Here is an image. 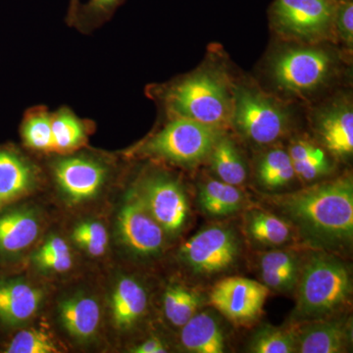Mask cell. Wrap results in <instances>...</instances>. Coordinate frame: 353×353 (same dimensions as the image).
<instances>
[{"mask_svg":"<svg viewBox=\"0 0 353 353\" xmlns=\"http://www.w3.org/2000/svg\"><path fill=\"white\" fill-rule=\"evenodd\" d=\"M334 25L341 39L352 46L353 41V2L352 0H340L336 2L334 12Z\"/></svg>","mask_w":353,"mask_h":353,"instance_id":"cell-35","label":"cell"},{"mask_svg":"<svg viewBox=\"0 0 353 353\" xmlns=\"http://www.w3.org/2000/svg\"><path fill=\"white\" fill-rule=\"evenodd\" d=\"M336 6L334 0H275L271 18L279 31L314 39L331 30Z\"/></svg>","mask_w":353,"mask_h":353,"instance_id":"cell-10","label":"cell"},{"mask_svg":"<svg viewBox=\"0 0 353 353\" xmlns=\"http://www.w3.org/2000/svg\"><path fill=\"white\" fill-rule=\"evenodd\" d=\"M197 201L202 212L215 218L234 214L246 201L239 187L212 179L199 185Z\"/></svg>","mask_w":353,"mask_h":353,"instance_id":"cell-23","label":"cell"},{"mask_svg":"<svg viewBox=\"0 0 353 353\" xmlns=\"http://www.w3.org/2000/svg\"><path fill=\"white\" fill-rule=\"evenodd\" d=\"M234 99V125L246 139L257 145H269L285 134L288 116L275 103L243 88L236 90Z\"/></svg>","mask_w":353,"mask_h":353,"instance_id":"cell-9","label":"cell"},{"mask_svg":"<svg viewBox=\"0 0 353 353\" xmlns=\"http://www.w3.org/2000/svg\"><path fill=\"white\" fill-rule=\"evenodd\" d=\"M250 348L255 353L297 352V331L294 328L264 327L253 336Z\"/></svg>","mask_w":353,"mask_h":353,"instance_id":"cell-32","label":"cell"},{"mask_svg":"<svg viewBox=\"0 0 353 353\" xmlns=\"http://www.w3.org/2000/svg\"><path fill=\"white\" fill-rule=\"evenodd\" d=\"M148 296L145 285L137 279L124 276L114 285L110 299L114 328L130 331L139 324L148 311Z\"/></svg>","mask_w":353,"mask_h":353,"instance_id":"cell-17","label":"cell"},{"mask_svg":"<svg viewBox=\"0 0 353 353\" xmlns=\"http://www.w3.org/2000/svg\"><path fill=\"white\" fill-rule=\"evenodd\" d=\"M236 232L226 226L204 228L181 246L179 259L194 273L214 275L231 268L240 255Z\"/></svg>","mask_w":353,"mask_h":353,"instance_id":"cell-8","label":"cell"},{"mask_svg":"<svg viewBox=\"0 0 353 353\" xmlns=\"http://www.w3.org/2000/svg\"><path fill=\"white\" fill-rule=\"evenodd\" d=\"M54 155L51 175L60 196L70 205H80L97 199L112 178L114 165L99 153L81 152Z\"/></svg>","mask_w":353,"mask_h":353,"instance_id":"cell-5","label":"cell"},{"mask_svg":"<svg viewBox=\"0 0 353 353\" xmlns=\"http://www.w3.org/2000/svg\"><path fill=\"white\" fill-rule=\"evenodd\" d=\"M220 136L218 128L187 118L172 117L161 130L128 153L192 166L210 154Z\"/></svg>","mask_w":353,"mask_h":353,"instance_id":"cell-3","label":"cell"},{"mask_svg":"<svg viewBox=\"0 0 353 353\" xmlns=\"http://www.w3.org/2000/svg\"><path fill=\"white\" fill-rule=\"evenodd\" d=\"M57 312L62 328L74 340L88 341L99 333L101 308L94 296L77 292L65 297L58 304Z\"/></svg>","mask_w":353,"mask_h":353,"instance_id":"cell-15","label":"cell"},{"mask_svg":"<svg viewBox=\"0 0 353 353\" xmlns=\"http://www.w3.org/2000/svg\"><path fill=\"white\" fill-rule=\"evenodd\" d=\"M181 343L194 353H223L226 350L225 334L210 312H196L183 325Z\"/></svg>","mask_w":353,"mask_h":353,"instance_id":"cell-21","label":"cell"},{"mask_svg":"<svg viewBox=\"0 0 353 353\" xmlns=\"http://www.w3.org/2000/svg\"><path fill=\"white\" fill-rule=\"evenodd\" d=\"M59 347L52 336L41 329L21 330L6 348L7 353H57Z\"/></svg>","mask_w":353,"mask_h":353,"instance_id":"cell-34","label":"cell"},{"mask_svg":"<svg viewBox=\"0 0 353 353\" xmlns=\"http://www.w3.org/2000/svg\"><path fill=\"white\" fill-rule=\"evenodd\" d=\"M350 327L341 320H313L297 331V352H343L350 343Z\"/></svg>","mask_w":353,"mask_h":353,"instance_id":"cell-19","label":"cell"},{"mask_svg":"<svg viewBox=\"0 0 353 353\" xmlns=\"http://www.w3.org/2000/svg\"><path fill=\"white\" fill-rule=\"evenodd\" d=\"M94 129L92 121L79 117L68 106H61L53 111L51 114L53 154H69L83 150Z\"/></svg>","mask_w":353,"mask_h":353,"instance_id":"cell-20","label":"cell"},{"mask_svg":"<svg viewBox=\"0 0 353 353\" xmlns=\"http://www.w3.org/2000/svg\"><path fill=\"white\" fill-rule=\"evenodd\" d=\"M80 4V0H70L68 12H67L66 19H65L66 20L67 25H71L74 16H75L77 9H78Z\"/></svg>","mask_w":353,"mask_h":353,"instance_id":"cell-37","label":"cell"},{"mask_svg":"<svg viewBox=\"0 0 353 353\" xmlns=\"http://www.w3.org/2000/svg\"><path fill=\"white\" fill-rule=\"evenodd\" d=\"M245 232L250 240L265 246L287 245L294 239V227L289 221L260 209L245 213Z\"/></svg>","mask_w":353,"mask_h":353,"instance_id":"cell-24","label":"cell"},{"mask_svg":"<svg viewBox=\"0 0 353 353\" xmlns=\"http://www.w3.org/2000/svg\"><path fill=\"white\" fill-rule=\"evenodd\" d=\"M209 157L212 170L219 180L236 187L245 183L248 178L245 160L232 139L221 134Z\"/></svg>","mask_w":353,"mask_h":353,"instance_id":"cell-27","label":"cell"},{"mask_svg":"<svg viewBox=\"0 0 353 353\" xmlns=\"http://www.w3.org/2000/svg\"><path fill=\"white\" fill-rule=\"evenodd\" d=\"M37 268L50 274H63L71 270L74 256L67 241L59 236H50L32 255Z\"/></svg>","mask_w":353,"mask_h":353,"instance_id":"cell-30","label":"cell"},{"mask_svg":"<svg viewBox=\"0 0 353 353\" xmlns=\"http://www.w3.org/2000/svg\"><path fill=\"white\" fill-rule=\"evenodd\" d=\"M116 234L120 245L139 259L160 256L166 245L164 230L150 214L134 187L128 190L118 212Z\"/></svg>","mask_w":353,"mask_h":353,"instance_id":"cell-7","label":"cell"},{"mask_svg":"<svg viewBox=\"0 0 353 353\" xmlns=\"http://www.w3.org/2000/svg\"><path fill=\"white\" fill-rule=\"evenodd\" d=\"M72 240L92 257H101L108 250V229L99 221L88 220L74 228Z\"/></svg>","mask_w":353,"mask_h":353,"instance_id":"cell-33","label":"cell"},{"mask_svg":"<svg viewBox=\"0 0 353 353\" xmlns=\"http://www.w3.org/2000/svg\"><path fill=\"white\" fill-rule=\"evenodd\" d=\"M130 352L134 353H164L168 352V350L160 339L152 336L141 343V345L132 347Z\"/></svg>","mask_w":353,"mask_h":353,"instance_id":"cell-36","label":"cell"},{"mask_svg":"<svg viewBox=\"0 0 353 353\" xmlns=\"http://www.w3.org/2000/svg\"><path fill=\"white\" fill-rule=\"evenodd\" d=\"M288 152L296 176L303 182H313L328 175L332 170L331 161L326 153L310 141L304 139L292 141Z\"/></svg>","mask_w":353,"mask_h":353,"instance_id":"cell-26","label":"cell"},{"mask_svg":"<svg viewBox=\"0 0 353 353\" xmlns=\"http://www.w3.org/2000/svg\"><path fill=\"white\" fill-rule=\"evenodd\" d=\"M134 188L167 238L182 233L190 217L189 199L182 183L166 172L154 171L145 174Z\"/></svg>","mask_w":353,"mask_h":353,"instance_id":"cell-6","label":"cell"},{"mask_svg":"<svg viewBox=\"0 0 353 353\" xmlns=\"http://www.w3.org/2000/svg\"><path fill=\"white\" fill-rule=\"evenodd\" d=\"M41 218L32 208H20L0 215V254L15 256L26 252L41 233Z\"/></svg>","mask_w":353,"mask_h":353,"instance_id":"cell-16","label":"cell"},{"mask_svg":"<svg viewBox=\"0 0 353 353\" xmlns=\"http://www.w3.org/2000/svg\"><path fill=\"white\" fill-rule=\"evenodd\" d=\"M294 321H313L333 314L352 294L350 271L340 259L326 253L311 254L301 265L296 285Z\"/></svg>","mask_w":353,"mask_h":353,"instance_id":"cell-2","label":"cell"},{"mask_svg":"<svg viewBox=\"0 0 353 353\" xmlns=\"http://www.w3.org/2000/svg\"><path fill=\"white\" fill-rule=\"evenodd\" d=\"M309 245L339 250L353 238V183L350 176L271 199Z\"/></svg>","mask_w":353,"mask_h":353,"instance_id":"cell-1","label":"cell"},{"mask_svg":"<svg viewBox=\"0 0 353 353\" xmlns=\"http://www.w3.org/2000/svg\"><path fill=\"white\" fill-rule=\"evenodd\" d=\"M331 64V57L324 50L296 48L285 51L274 60L272 75L285 90L309 92L324 82Z\"/></svg>","mask_w":353,"mask_h":353,"instance_id":"cell-11","label":"cell"},{"mask_svg":"<svg viewBox=\"0 0 353 353\" xmlns=\"http://www.w3.org/2000/svg\"><path fill=\"white\" fill-rule=\"evenodd\" d=\"M301 265L299 254L292 250H271L260 257V275L269 290L290 292L299 282Z\"/></svg>","mask_w":353,"mask_h":353,"instance_id":"cell-22","label":"cell"},{"mask_svg":"<svg viewBox=\"0 0 353 353\" xmlns=\"http://www.w3.org/2000/svg\"><path fill=\"white\" fill-rule=\"evenodd\" d=\"M160 97L171 117H182L218 128L229 119L226 88L209 74H197L166 85Z\"/></svg>","mask_w":353,"mask_h":353,"instance_id":"cell-4","label":"cell"},{"mask_svg":"<svg viewBox=\"0 0 353 353\" xmlns=\"http://www.w3.org/2000/svg\"><path fill=\"white\" fill-rule=\"evenodd\" d=\"M43 290L21 279L0 278V323L18 327L29 322L43 304Z\"/></svg>","mask_w":353,"mask_h":353,"instance_id":"cell-14","label":"cell"},{"mask_svg":"<svg viewBox=\"0 0 353 353\" xmlns=\"http://www.w3.org/2000/svg\"><path fill=\"white\" fill-rule=\"evenodd\" d=\"M268 296V288L261 283L243 277H230L213 287L209 301L230 321L248 324L261 314Z\"/></svg>","mask_w":353,"mask_h":353,"instance_id":"cell-12","label":"cell"},{"mask_svg":"<svg viewBox=\"0 0 353 353\" xmlns=\"http://www.w3.org/2000/svg\"><path fill=\"white\" fill-rule=\"evenodd\" d=\"M41 183L38 165L15 148L0 145V212L34 192Z\"/></svg>","mask_w":353,"mask_h":353,"instance_id":"cell-13","label":"cell"},{"mask_svg":"<svg viewBox=\"0 0 353 353\" xmlns=\"http://www.w3.org/2000/svg\"><path fill=\"white\" fill-rule=\"evenodd\" d=\"M203 303L201 294L185 285L174 283L165 290L164 314L167 320L178 328H182Z\"/></svg>","mask_w":353,"mask_h":353,"instance_id":"cell-28","label":"cell"},{"mask_svg":"<svg viewBox=\"0 0 353 353\" xmlns=\"http://www.w3.org/2000/svg\"><path fill=\"white\" fill-rule=\"evenodd\" d=\"M316 131L334 157L347 159L353 153V112L348 104L336 103L325 109L316 120Z\"/></svg>","mask_w":353,"mask_h":353,"instance_id":"cell-18","label":"cell"},{"mask_svg":"<svg viewBox=\"0 0 353 353\" xmlns=\"http://www.w3.org/2000/svg\"><path fill=\"white\" fill-rule=\"evenodd\" d=\"M51 111L44 105L32 106L24 114L21 138L28 150L41 154H53Z\"/></svg>","mask_w":353,"mask_h":353,"instance_id":"cell-25","label":"cell"},{"mask_svg":"<svg viewBox=\"0 0 353 353\" xmlns=\"http://www.w3.org/2000/svg\"><path fill=\"white\" fill-rule=\"evenodd\" d=\"M125 0H88L81 3L70 27L82 34H90L113 17Z\"/></svg>","mask_w":353,"mask_h":353,"instance_id":"cell-31","label":"cell"},{"mask_svg":"<svg viewBox=\"0 0 353 353\" xmlns=\"http://www.w3.org/2000/svg\"><path fill=\"white\" fill-rule=\"evenodd\" d=\"M296 176L289 152L275 148L264 154L257 167L260 185L267 190L282 189Z\"/></svg>","mask_w":353,"mask_h":353,"instance_id":"cell-29","label":"cell"},{"mask_svg":"<svg viewBox=\"0 0 353 353\" xmlns=\"http://www.w3.org/2000/svg\"><path fill=\"white\" fill-rule=\"evenodd\" d=\"M334 1H336V2H338V1H340V0H334Z\"/></svg>","mask_w":353,"mask_h":353,"instance_id":"cell-38","label":"cell"}]
</instances>
